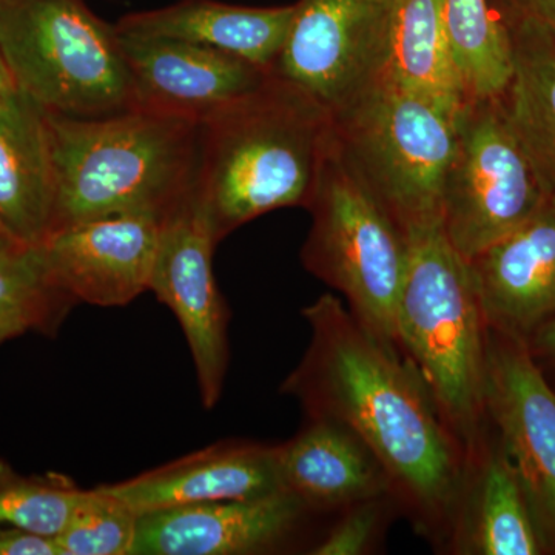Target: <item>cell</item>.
<instances>
[{
	"instance_id": "1",
	"label": "cell",
	"mask_w": 555,
	"mask_h": 555,
	"mask_svg": "<svg viewBox=\"0 0 555 555\" xmlns=\"http://www.w3.org/2000/svg\"><path fill=\"white\" fill-rule=\"evenodd\" d=\"M302 317L309 347L281 390L309 418L352 430L386 470L415 531L451 547L473 465L418 372L335 295H321Z\"/></svg>"
},
{
	"instance_id": "2",
	"label": "cell",
	"mask_w": 555,
	"mask_h": 555,
	"mask_svg": "<svg viewBox=\"0 0 555 555\" xmlns=\"http://www.w3.org/2000/svg\"><path fill=\"white\" fill-rule=\"evenodd\" d=\"M332 138V113L275 69L201 122L193 196L217 243L276 208L306 207Z\"/></svg>"
},
{
	"instance_id": "3",
	"label": "cell",
	"mask_w": 555,
	"mask_h": 555,
	"mask_svg": "<svg viewBox=\"0 0 555 555\" xmlns=\"http://www.w3.org/2000/svg\"><path fill=\"white\" fill-rule=\"evenodd\" d=\"M49 124L51 233L116 215L160 219L193 192L199 124L144 107L91 119L49 115Z\"/></svg>"
},
{
	"instance_id": "4",
	"label": "cell",
	"mask_w": 555,
	"mask_h": 555,
	"mask_svg": "<svg viewBox=\"0 0 555 555\" xmlns=\"http://www.w3.org/2000/svg\"><path fill=\"white\" fill-rule=\"evenodd\" d=\"M398 347L474 463L486 444V320L466 259L441 222L409 230Z\"/></svg>"
},
{
	"instance_id": "5",
	"label": "cell",
	"mask_w": 555,
	"mask_h": 555,
	"mask_svg": "<svg viewBox=\"0 0 555 555\" xmlns=\"http://www.w3.org/2000/svg\"><path fill=\"white\" fill-rule=\"evenodd\" d=\"M0 51L17 91L51 116L138 107L118 28L83 0H0Z\"/></svg>"
},
{
	"instance_id": "6",
	"label": "cell",
	"mask_w": 555,
	"mask_h": 555,
	"mask_svg": "<svg viewBox=\"0 0 555 555\" xmlns=\"http://www.w3.org/2000/svg\"><path fill=\"white\" fill-rule=\"evenodd\" d=\"M306 208L312 228L302 247V264L339 292L364 326L398 347L397 301L406 238L347 163L335 131Z\"/></svg>"
},
{
	"instance_id": "7",
	"label": "cell",
	"mask_w": 555,
	"mask_h": 555,
	"mask_svg": "<svg viewBox=\"0 0 555 555\" xmlns=\"http://www.w3.org/2000/svg\"><path fill=\"white\" fill-rule=\"evenodd\" d=\"M460 115L383 82L332 115L347 163L404 235L441 222Z\"/></svg>"
},
{
	"instance_id": "8",
	"label": "cell",
	"mask_w": 555,
	"mask_h": 555,
	"mask_svg": "<svg viewBox=\"0 0 555 555\" xmlns=\"http://www.w3.org/2000/svg\"><path fill=\"white\" fill-rule=\"evenodd\" d=\"M546 196L503 96L467 102L441 190V225L455 250L469 261L524 224Z\"/></svg>"
},
{
	"instance_id": "9",
	"label": "cell",
	"mask_w": 555,
	"mask_h": 555,
	"mask_svg": "<svg viewBox=\"0 0 555 555\" xmlns=\"http://www.w3.org/2000/svg\"><path fill=\"white\" fill-rule=\"evenodd\" d=\"M486 328V415L516 473L543 553L555 554V389L524 338Z\"/></svg>"
},
{
	"instance_id": "10",
	"label": "cell",
	"mask_w": 555,
	"mask_h": 555,
	"mask_svg": "<svg viewBox=\"0 0 555 555\" xmlns=\"http://www.w3.org/2000/svg\"><path fill=\"white\" fill-rule=\"evenodd\" d=\"M393 0H299L275 72L332 115L382 82Z\"/></svg>"
},
{
	"instance_id": "11",
	"label": "cell",
	"mask_w": 555,
	"mask_h": 555,
	"mask_svg": "<svg viewBox=\"0 0 555 555\" xmlns=\"http://www.w3.org/2000/svg\"><path fill=\"white\" fill-rule=\"evenodd\" d=\"M217 244L210 221L190 193L160 218L158 251L150 280V292L181 324L206 409L221 398L229 363V312L211 262Z\"/></svg>"
},
{
	"instance_id": "12",
	"label": "cell",
	"mask_w": 555,
	"mask_h": 555,
	"mask_svg": "<svg viewBox=\"0 0 555 555\" xmlns=\"http://www.w3.org/2000/svg\"><path fill=\"white\" fill-rule=\"evenodd\" d=\"M160 219L116 215L51 233L39 257L51 283L76 302L120 308L150 291Z\"/></svg>"
},
{
	"instance_id": "13",
	"label": "cell",
	"mask_w": 555,
	"mask_h": 555,
	"mask_svg": "<svg viewBox=\"0 0 555 555\" xmlns=\"http://www.w3.org/2000/svg\"><path fill=\"white\" fill-rule=\"evenodd\" d=\"M119 36L138 107L195 124L257 90L273 72L185 40Z\"/></svg>"
},
{
	"instance_id": "14",
	"label": "cell",
	"mask_w": 555,
	"mask_h": 555,
	"mask_svg": "<svg viewBox=\"0 0 555 555\" xmlns=\"http://www.w3.org/2000/svg\"><path fill=\"white\" fill-rule=\"evenodd\" d=\"M466 262L486 324L531 338L555 313V196Z\"/></svg>"
},
{
	"instance_id": "15",
	"label": "cell",
	"mask_w": 555,
	"mask_h": 555,
	"mask_svg": "<svg viewBox=\"0 0 555 555\" xmlns=\"http://www.w3.org/2000/svg\"><path fill=\"white\" fill-rule=\"evenodd\" d=\"M287 491L201 503L139 517L133 555L261 554L283 543L308 513Z\"/></svg>"
},
{
	"instance_id": "16",
	"label": "cell",
	"mask_w": 555,
	"mask_h": 555,
	"mask_svg": "<svg viewBox=\"0 0 555 555\" xmlns=\"http://www.w3.org/2000/svg\"><path fill=\"white\" fill-rule=\"evenodd\" d=\"M105 488L139 517L173 507L257 499L283 491L275 447L257 443L217 444Z\"/></svg>"
},
{
	"instance_id": "17",
	"label": "cell",
	"mask_w": 555,
	"mask_h": 555,
	"mask_svg": "<svg viewBox=\"0 0 555 555\" xmlns=\"http://www.w3.org/2000/svg\"><path fill=\"white\" fill-rule=\"evenodd\" d=\"M275 455L284 491L309 511L346 509L375 496H393L371 449L332 420L309 418L297 437L275 447Z\"/></svg>"
},
{
	"instance_id": "18",
	"label": "cell",
	"mask_w": 555,
	"mask_h": 555,
	"mask_svg": "<svg viewBox=\"0 0 555 555\" xmlns=\"http://www.w3.org/2000/svg\"><path fill=\"white\" fill-rule=\"evenodd\" d=\"M56 177L49 115L14 91L0 102V224L22 247H38L53 228Z\"/></svg>"
},
{
	"instance_id": "19",
	"label": "cell",
	"mask_w": 555,
	"mask_h": 555,
	"mask_svg": "<svg viewBox=\"0 0 555 555\" xmlns=\"http://www.w3.org/2000/svg\"><path fill=\"white\" fill-rule=\"evenodd\" d=\"M294 11L295 5L254 9L217 0H181L164 9L124 16L116 28L122 35L198 43L273 69Z\"/></svg>"
},
{
	"instance_id": "20",
	"label": "cell",
	"mask_w": 555,
	"mask_h": 555,
	"mask_svg": "<svg viewBox=\"0 0 555 555\" xmlns=\"http://www.w3.org/2000/svg\"><path fill=\"white\" fill-rule=\"evenodd\" d=\"M383 83L460 115L465 86L452 51L440 0H393Z\"/></svg>"
},
{
	"instance_id": "21",
	"label": "cell",
	"mask_w": 555,
	"mask_h": 555,
	"mask_svg": "<svg viewBox=\"0 0 555 555\" xmlns=\"http://www.w3.org/2000/svg\"><path fill=\"white\" fill-rule=\"evenodd\" d=\"M451 547L460 554L543 553L521 486L499 444L486 441L470 466Z\"/></svg>"
},
{
	"instance_id": "22",
	"label": "cell",
	"mask_w": 555,
	"mask_h": 555,
	"mask_svg": "<svg viewBox=\"0 0 555 555\" xmlns=\"http://www.w3.org/2000/svg\"><path fill=\"white\" fill-rule=\"evenodd\" d=\"M509 33L514 75L503 102L547 195L555 196V36L526 17Z\"/></svg>"
},
{
	"instance_id": "23",
	"label": "cell",
	"mask_w": 555,
	"mask_h": 555,
	"mask_svg": "<svg viewBox=\"0 0 555 555\" xmlns=\"http://www.w3.org/2000/svg\"><path fill=\"white\" fill-rule=\"evenodd\" d=\"M440 5L467 100L503 96L514 75L509 28L488 0H440Z\"/></svg>"
},
{
	"instance_id": "24",
	"label": "cell",
	"mask_w": 555,
	"mask_h": 555,
	"mask_svg": "<svg viewBox=\"0 0 555 555\" xmlns=\"http://www.w3.org/2000/svg\"><path fill=\"white\" fill-rule=\"evenodd\" d=\"M82 492L61 474L24 476L0 460V526L56 539L75 513Z\"/></svg>"
},
{
	"instance_id": "25",
	"label": "cell",
	"mask_w": 555,
	"mask_h": 555,
	"mask_svg": "<svg viewBox=\"0 0 555 555\" xmlns=\"http://www.w3.org/2000/svg\"><path fill=\"white\" fill-rule=\"evenodd\" d=\"M139 516L105 486L83 489L56 537L61 555H133Z\"/></svg>"
},
{
	"instance_id": "26",
	"label": "cell",
	"mask_w": 555,
	"mask_h": 555,
	"mask_svg": "<svg viewBox=\"0 0 555 555\" xmlns=\"http://www.w3.org/2000/svg\"><path fill=\"white\" fill-rule=\"evenodd\" d=\"M0 305L25 310L50 334L76 301L51 283L38 248L0 241Z\"/></svg>"
},
{
	"instance_id": "27",
	"label": "cell",
	"mask_w": 555,
	"mask_h": 555,
	"mask_svg": "<svg viewBox=\"0 0 555 555\" xmlns=\"http://www.w3.org/2000/svg\"><path fill=\"white\" fill-rule=\"evenodd\" d=\"M393 496L383 495L346 507L341 520L326 539L313 547L315 555H361L374 547L390 513H397Z\"/></svg>"
},
{
	"instance_id": "28",
	"label": "cell",
	"mask_w": 555,
	"mask_h": 555,
	"mask_svg": "<svg viewBox=\"0 0 555 555\" xmlns=\"http://www.w3.org/2000/svg\"><path fill=\"white\" fill-rule=\"evenodd\" d=\"M0 555H61V550L54 537L0 526Z\"/></svg>"
},
{
	"instance_id": "29",
	"label": "cell",
	"mask_w": 555,
	"mask_h": 555,
	"mask_svg": "<svg viewBox=\"0 0 555 555\" xmlns=\"http://www.w3.org/2000/svg\"><path fill=\"white\" fill-rule=\"evenodd\" d=\"M526 343L537 366L555 389V313Z\"/></svg>"
},
{
	"instance_id": "30",
	"label": "cell",
	"mask_w": 555,
	"mask_h": 555,
	"mask_svg": "<svg viewBox=\"0 0 555 555\" xmlns=\"http://www.w3.org/2000/svg\"><path fill=\"white\" fill-rule=\"evenodd\" d=\"M35 328L39 326L30 313L13 306L0 305V345Z\"/></svg>"
},
{
	"instance_id": "31",
	"label": "cell",
	"mask_w": 555,
	"mask_h": 555,
	"mask_svg": "<svg viewBox=\"0 0 555 555\" xmlns=\"http://www.w3.org/2000/svg\"><path fill=\"white\" fill-rule=\"evenodd\" d=\"M518 17L534 21L555 36V0H511Z\"/></svg>"
},
{
	"instance_id": "32",
	"label": "cell",
	"mask_w": 555,
	"mask_h": 555,
	"mask_svg": "<svg viewBox=\"0 0 555 555\" xmlns=\"http://www.w3.org/2000/svg\"><path fill=\"white\" fill-rule=\"evenodd\" d=\"M16 90L10 69L7 67L5 60H3L2 51H0V102L7 100Z\"/></svg>"
},
{
	"instance_id": "33",
	"label": "cell",
	"mask_w": 555,
	"mask_h": 555,
	"mask_svg": "<svg viewBox=\"0 0 555 555\" xmlns=\"http://www.w3.org/2000/svg\"><path fill=\"white\" fill-rule=\"evenodd\" d=\"M0 241H3V243L16 244L13 240L10 238L9 233H7V230L3 229L2 224H0ZM17 246H20V244H17Z\"/></svg>"
}]
</instances>
